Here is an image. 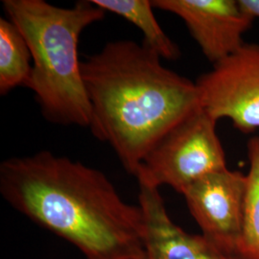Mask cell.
Listing matches in <instances>:
<instances>
[{"label":"cell","instance_id":"obj_2","mask_svg":"<svg viewBox=\"0 0 259 259\" xmlns=\"http://www.w3.org/2000/svg\"><path fill=\"white\" fill-rule=\"evenodd\" d=\"M93 136L136 176L149 152L201 108L195 82L168 69L145 44L110 41L81 62Z\"/></svg>","mask_w":259,"mask_h":259},{"label":"cell","instance_id":"obj_4","mask_svg":"<svg viewBox=\"0 0 259 259\" xmlns=\"http://www.w3.org/2000/svg\"><path fill=\"white\" fill-rule=\"evenodd\" d=\"M216 124L202 108L187 116L149 152L135 176L138 182L168 185L183 194L201 178L227 168Z\"/></svg>","mask_w":259,"mask_h":259},{"label":"cell","instance_id":"obj_3","mask_svg":"<svg viewBox=\"0 0 259 259\" xmlns=\"http://www.w3.org/2000/svg\"><path fill=\"white\" fill-rule=\"evenodd\" d=\"M3 9L25 38L32 71L25 88L35 94L49 122L91 128L92 107L78 56L85 28L102 20L106 12L93 0L61 8L45 0H3Z\"/></svg>","mask_w":259,"mask_h":259},{"label":"cell","instance_id":"obj_7","mask_svg":"<svg viewBox=\"0 0 259 259\" xmlns=\"http://www.w3.org/2000/svg\"><path fill=\"white\" fill-rule=\"evenodd\" d=\"M152 4L183 19L212 65L245 44L243 36L254 20L239 0H153Z\"/></svg>","mask_w":259,"mask_h":259},{"label":"cell","instance_id":"obj_6","mask_svg":"<svg viewBox=\"0 0 259 259\" xmlns=\"http://www.w3.org/2000/svg\"><path fill=\"white\" fill-rule=\"evenodd\" d=\"M247 175L228 167L196 181L183 193L202 235L223 253L239 259Z\"/></svg>","mask_w":259,"mask_h":259},{"label":"cell","instance_id":"obj_10","mask_svg":"<svg viewBox=\"0 0 259 259\" xmlns=\"http://www.w3.org/2000/svg\"><path fill=\"white\" fill-rule=\"evenodd\" d=\"M27 42L9 19H0V93L25 87L32 71Z\"/></svg>","mask_w":259,"mask_h":259},{"label":"cell","instance_id":"obj_5","mask_svg":"<svg viewBox=\"0 0 259 259\" xmlns=\"http://www.w3.org/2000/svg\"><path fill=\"white\" fill-rule=\"evenodd\" d=\"M201 108L243 134L259 130V44H244L195 82Z\"/></svg>","mask_w":259,"mask_h":259},{"label":"cell","instance_id":"obj_8","mask_svg":"<svg viewBox=\"0 0 259 259\" xmlns=\"http://www.w3.org/2000/svg\"><path fill=\"white\" fill-rule=\"evenodd\" d=\"M139 185L145 224L143 259H238L221 252L202 234L185 232L170 218L158 188Z\"/></svg>","mask_w":259,"mask_h":259},{"label":"cell","instance_id":"obj_11","mask_svg":"<svg viewBox=\"0 0 259 259\" xmlns=\"http://www.w3.org/2000/svg\"><path fill=\"white\" fill-rule=\"evenodd\" d=\"M250 162L239 259H259V137L248 141Z\"/></svg>","mask_w":259,"mask_h":259},{"label":"cell","instance_id":"obj_9","mask_svg":"<svg viewBox=\"0 0 259 259\" xmlns=\"http://www.w3.org/2000/svg\"><path fill=\"white\" fill-rule=\"evenodd\" d=\"M103 11L111 12L136 25L142 32L143 44L153 49L161 59L169 61L181 57V50L162 30L153 13L149 0H93Z\"/></svg>","mask_w":259,"mask_h":259},{"label":"cell","instance_id":"obj_12","mask_svg":"<svg viewBox=\"0 0 259 259\" xmlns=\"http://www.w3.org/2000/svg\"><path fill=\"white\" fill-rule=\"evenodd\" d=\"M241 6L254 19L259 18V0H239Z\"/></svg>","mask_w":259,"mask_h":259},{"label":"cell","instance_id":"obj_1","mask_svg":"<svg viewBox=\"0 0 259 259\" xmlns=\"http://www.w3.org/2000/svg\"><path fill=\"white\" fill-rule=\"evenodd\" d=\"M0 192L12 207L87 259H143L139 204L123 201L97 169L49 151L10 157L0 164Z\"/></svg>","mask_w":259,"mask_h":259}]
</instances>
